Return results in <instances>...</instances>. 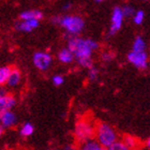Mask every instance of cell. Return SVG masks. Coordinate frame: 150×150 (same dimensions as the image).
Segmentation results:
<instances>
[{
    "label": "cell",
    "instance_id": "29",
    "mask_svg": "<svg viewBox=\"0 0 150 150\" xmlns=\"http://www.w3.org/2000/svg\"><path fill=\"white\" fill-rule=\"evenodd\" d=\"M101 150H108V149H106V148H103V147H102V149H101Z\"/></svg>",
    "mask_w": 150,
    "mask_h": 150
},
{
    "label": "cell",
    "instance_id": "19",
    "mask_svg": "<svg viewBox=\"0 0 150 150\" xmlns=\"http://www.w3.org/2000/svg\"><path fill=\"white\" fill-rule=\"evenodd\" d=\"M144 17H145V13L144 11H137V12L135 13V15L133 16V21L136 25H141L143 21H144Z\"/></svg>",
    "mask_w": 150,
    "mask_h": 150
},
{
    "label": "cell",
    "instance_id": "2",
    "mask_svg": "<svg viewBox=\"0 0 150 150\" xmlns=\"http://www.w3.org/2000/svg\"><path fill=\"white\" fill-rule=\"evenodd\" d=\"M94 139L103 148L108 149L117 142H119V136L118 133L110 125L106 122H99L97 123V131H96Z\"/></svg>",
    "mask_w": 150,
    "mask_h": 150
},
{
    "label": "cell",
    "instance_id": "14",
    "mask_svg": "<svg viewBox=\"0 0 150 150\" xmlns=\"http://www.w3.org/2000/svg\"><path fill=\"white\" fill-rule=\"evenodd\" d=\"M22 21H29V19H39L43 17V14L40 11H25L19 15Z\"/></svg>",
    "mask_w": 150,
    "mask_h": 150
},
{
    "label": "cell",
    "instance_id": "13",
    "mask_svg": "<svg viewBox=\"0 0 150 150\" xmlns=\"http://www.w3.org/2000/svg\"><path fill=\"white\" fill-rule=\"evenodd\" d=\"M78 148H79V150H101L102 146L93 138V139H89V141L79 144Z\"/></svg>",
    "mask_w": 150,
    "mask_h": 150
},
{
    "label": "cell",
    "instance_id": "16",
    "mask_svg": "<svg viewBox=\"0 0 150 150\" xmlns=\"http://www.w3.org/2000/svg\"><path fill=\"white\" fill-rule=\"evenodd\" d=\"M33 132H35V127L32 125V123L30 122H25L24 125H22V128H21V135L24 136V137H29V136H31L33 134Z\"/></svg>",
    "mask_w": 150,
    "mask_h": 150
},
{
    "label": "cell",
    "instance_id": "20",
    "mask_svg": "<svg viewBox=\"0 0 150 150\" xmlns=\"http://www.w3.org/2000/svg\"><path fill=\"white\" fill-rule=\"evenodd\" d=\"M122 12H123V15L125 17H130V16H134L135 15V11L134 9L130 6H125L122 8Z\"/></svg>",
    "mask_w": 150,
    "mask_h": 150
},
{
    "label": "cell",
    "instance_id": "24",
    "mask_svg": "<svg viewBox=\"0 0 150 150\" xmlns=\"http://www.w3.org/2000/svg\"><path fill=\"white\" fill-rule=\"evenodd\" d=\"M112 58H114V55H112V53H103L102 54V59H103V61L108 62V61H112Z\"/></svg>",
    "mask_w": 150,
    "mask_h": 150
},
{
    "label": "cell",
    "instance_id": "21",
    "mask_svg": "<svg viewBox=\"0 0 150 150\" xmlns=\"http://www.w3.org/2000/svg\"><path fill=\"white\" fill-rule=\"evenodd\" d=\"M108 150H131V149L127 147L121 141H119V142H117L115 145H112L110 148H108Z\"/></svg>",
    "mask_w": 150,
    "mask_h": 150
},
{
    "label": "cell",
    "instance_id": "1",
    "mask_svg": "<svg viewBox=\"0 0 150 150\" xmlns=\"http://www.w3.org/2000/svg\"><path fill=\"white\" fill-rule=\"evenodd\" d=\"M69 48L75 56L78 64L83 68H92V53L99 48V44L91 39L72 37L68 42Z\"/></svg>",
    "mask_w": 150,
    "mask_h": 150
},
{
    "label": "cell",
    "instance_id": "31",
    "mask_svg": "<svg viewBox=\"0 0 150 150\" xmlns=\"http://www.w3.org/2000/svg\"><path fill=\"white\" fill-rule=\"evenodd\" d=\"M149 68H150V66H149Z\"/></svg>",
    "mask_w": 150,
    "mask_h": 150
},
{
    "label": "cell",
    "instance_id": "17",
    "mask_svg": "<svg viewBox=\"0 0 150 150\" xmlns=\"http://www.w3.org/2000/svg\"><path fill=\"white\" fill-rule=\"evenodd\" d=\"M145 48H146V43L145 41L143 40L142 37H137L135 39L134 43H133V47H132V50L135 52V53H142V52H145Z\"/></svg>",
    "mask_w": 150,
    "mask_h": 150
},
{
    "label": "cell",
    "instance_id": "3",
    "mask_svg": "<svg viewBox=\"0 0 150 150\" xmlns=\"http://www.w3.org/2000/svg\"><path fill=\"white\" fill-rule=\"evenodd\" d=\"M97 123H93L89 118L79 119L74 128V136L76 141L81 144L89 139H93L96 137Z\"/></svg>",
    "mask_w": 150,
    "mask_h": 150
},
{
    "label": "cell",
    "instance_id": "30",
    "mask_svg": "<svg viewBox=\"0 0 150 150\" xmlns=\"http://www.w3.org/2000/svg\"><path fill=\"white\" fill-rule=\"evenodd\" d=\"M96 1H103V0H96Z\"/></svg>",
    "mask_w": 150,
    "mask_h": 150
},
{
    "label": "cell",
    "instance_id": "9",
    "mask_svg": "<svg viewBox=\"0 0 150 150\" xmlns=\"http://www.w3.org/2000/svg\"><path fill=\"white\" fill-rule=\"evenodd\" d=\"M16 105V99L14 96L6 93L4 90H1L0 96V112L12 110V108Z\"/></svg>",
    "mask_w": 150,
    "mask_h": 150
},
{
    "label": "cell",
    "instance_id": "25",
    "mask_svg": "<svg viewBox=\"0 0 150 150\" xmlns=\"http://www.w3.org/2000/svg\"><path fill=\"white\" fill-rule=\"evenodd\" d=\"M62 150H79V148L74 146V145H67V146L63 147Z\"/></svg>",
    "mask_w": 150,
    "mask_h": 150
},
{
    "label": "cell",
    "instance_id": "8",
    "mask_svg": "<svg viewBox=\"0 0 150 150\" xmlns=\"http://www.w3.org/2000/svg\"><path fill=\"white\" fill-rule=\"evenodd\" d=\"M0 123H1V128L2 129L13 128L17 123V117H16L15 112H13L12 110L1 112V114H0Z\"/></svg>",
    "mask_w": 150,
    "mask_h": 150
},
{
    "label": "cell",
    "instance_id": "26",
    "mask_svg": "<svg viewBox=\"0 0 150 150\" xmlns=\"http://www.w3.org/2000/svg\"><path fill=\"white\" fill-rule=\"evenodd\" d=\"M61 21H62V17H59V16H56L52 19V22L54 24H57V25H61Z\"/></svg>",
    "mask_w": 150,
    "mask_h": 150
},
{
    "label": "cell",
    "instance_id": "10",
    "mask_svg": "<svg viewBox=\"0 0 150 150\" xmlns=\"http://www.w3.org/2000/svg\"><path fill=\"white\" fill-rule=\"evenodd\" d=\"M58 59H59V61L61 63L69 64V63L74 61L75 56H74V54L67 47V48H62V50L58 53Z\"/></svg>",
    "mask_w": 150,
    "mask_h": 150
},
{
    "label": "cell",
    "instance_id": "28",
    "mask_svg": "<svg viewBox=\"0 0 150 150\" xmlns=\"http://www.w3.org/2000/svg\"><path fill=\"white\" fill-rule=\"evenodd\" d=\"M70 6H71V4H70V3H67L66 6H63V9H64V10H68L70 8Z\"/></svg>",
    "mask_w": 150,
    "mask_h": 150
},
{
    "label": "cell",
    "instance_id": "15",
    "mask_svg": "<svg viewBox=\"0 0 150 150\" xmlns=\"http://www.w3.org/2000/svg\"><path fill=\"white\" fill-rule=\"evenodd\" d=\"M13 68L11 67H2L0 68V84L4 85L8 83L10 78V75L12 73Z\"/></svg>",
    "mask_w": 150,
    "mask_h": 150
},
{
    "label": "cell",
    "instance_id": "11",
    "mask_svg": "<svg viewBox=\"0 0 150 150\" xmlns=\"http://www.w3.org/2000/svg\"><path fill=\"white\" fill-rule=\"evenodd\" d=\"M22 81V74H21V71L18 69H13L12 73L10 75V78L6 85L9 87H17Z\"/></svg>",
    "mask_w": 150,
    "mask_h": 150
},
{
    "label": "cell",
    "instance_id": "18",
    "mask_svg": "<svg viewBox=\"0 0 150 150\" xmlns=\"http://www.w3.org/2000/svg\"><path fill=\"white\" fill-rule=\"evenodd\" d=\"M15 29L18 31H24V32H30L33 29L30 27V25L28 24V22L26 21H22V22H17L15 24Z\"/></svg>",
    "mask_w": 150,
    "mask_h": 150
},
{
    "label": "cell",
    "instance_id": "6",
    "mask_svg": "<svg viewBox=\"0 0 150 150\" xmlns=\"http://www.w3.org/2000/svg\"><path fill=\"white\" fill-rule=\"evenodd\" d=\"M128 60L129 62L139 70H145L148 67V55L146 52L135 53L132 50L131 53L128 54Z\"/></svg>",
    "mask_w": 150,
    "mask_h": 150
},
{
    "label": "cell",
    "instance_id": "4",
    "mask_svg": "<svg viewBox=\"0 0 150 150\" xmlns=\"http://www.w3.org/2000/svg\"><path fill=\"white\" fill-rule=\"evenodd\" d=\"M61 26L69 32V35H76L84 29V19L79 16H63L61 21Z\"/></svg>",
    "mask_w": 150,
    "mask_h": 150
},
{
    "label": "cell",
    "instance_id": "23",
    "mask_svg": "<svg viewBox=\"0 0 150 150\" xmlns=\"http://www.w3.org/2000/svg\"><path fill=\"white\" fill-rule=\"evenodd\" d=\"M64 83V78L61 76V75H55L53 77V84L57 87H59Z\"/></svg>",
    "mask_w": 150,
    "mask_h": 150
},
{
    "label": "cell",
    "instance_id": "12",
    "mask_svg": "<svg viewBox=\"0 0 150 150\" xmlns=\"http://www.w3.org/2000/svg\"><path fill=\"white\" fill-rule=\"evenodd\" d=\"M121 142L131 150H138L139 142H138L134 136H132V135H125V136L122 137Z\"/></svg>",
    "mask_w": 150,
    "mask_h": 150
},
{
    "label": "cell",
    "instance_id": "5",
    "mask_svg": "<svg viewBox=\"0 0 150 150\" xmlns=\"http://www.w3.org/2000/svg\"><path fill=\"white\" fill-rule=\"evenodd\" d=\"M33 64L38 70L40 71H47L50 69L52 63H53V58L48 53L45 52H37L32 57Z\"/></svg>",
    "mask_w": 150,
    "mask_h": 150
},
{
    "label": "cell",
    "instance_id": "7",
    "mask_svg": "<svg viewBox=\"0 0 150 150\" xmlns=\"http://www.w3.org/2000/svg\"><path fill=\"white\" fill-rule=\"evenodd\" d=\"M123 12L122 9L119 6H116L114 11H112V25L110 28V35H114L117 33L119 29L121 28L122 22H123Z\"/></svg>",
    "mask_w": 150,
    "mask_h": 150
},
{
    "label": "cell",
    "instance_id": "22",
    "mask_svg": "<svg viewBox=\"0 0 150 150\" xmlns=\"http://www.w3.org/2000/svg\"><path fill=\"white\" fill-rule=\"evenodd\" d=\"M98 75H99V71H98L96 68H91V69H89V72H88V77H89V79L90 81H96L98 78Z\"/></svg>",
    "mask_w": 150,
    "mask_h": 150
},
{
    "label": "cell",
    "instance_id": "27",
    "mask_svg": "<svg viewBox=\"0 0 150 150\" xmlns=\"http://www.w3.org/2000/svg\"><path fill=\"white\" fill-rule=\"evenodd\" d=\"M145 146H146V149L150 150V136L147 138V141H146V143H145Z\"/></svg>",
    "mask_w": 150,
    "mask_h": 150
}]
</instances>
